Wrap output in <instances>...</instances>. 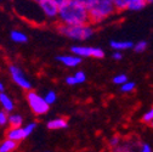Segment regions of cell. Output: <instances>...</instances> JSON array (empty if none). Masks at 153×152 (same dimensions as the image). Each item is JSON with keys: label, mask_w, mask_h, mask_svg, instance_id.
<instances>
[{"label": "cell", "mask_w": 153, "mask_h": 152, "mask_svg": "<svg viewBox=\"0 0 153 152\" xmlns=\"http://www.w3.org/2000/svg\"><path fill=\"white\" fill-rule=\"evenodd\" d=\"M68 127V121L63 117L53 118L46 123V128L50 130H60V129H66Z\"/></svg>", "instance_id": "cell-10"}, {"label": "cell", "mask_w": 153, "mask_h": 152, "mask_svg": "<svg viewBox=\"0 0 153 152\" xmlns=\"http://www.w3.org/2000/svg\"><path fill=\"white\" fill-rule=\"evenodd\" d=\"M140 151H142V152H151V151H152V147H151V145H149V144L143 142V144H141Z\"/></svg>", "instance_id": "cell-31"}, {"label": "cell", "mask_w": 153, "mask_h": 152, "mask_svg": "<svg viewBox=\"0 0 153 152\" xmlns=\"http://www.w3.org/2000/svg\"><path fill=\"white\" fill-rule=\"evenodd\" d=\"M71 52L80 56V57H94V59H103L105 51L101 48H92L84 45H74L71 48Z\"/></svg>", "instance_id": "cell-6"}, {"label": "cell", "mask_w": 153, "mask_h": 152, "mask_svg": "<svg viewBox=\"0 0 153 152\" xmlns=\"http://www.w3.org/2000/svg\"><path fill=\"white\" fill-rule=\"evenodd\" d=\"M57 29H59L60 34L68 38V39L79 40V42L88 40L90 38H92L95 34V29L90 23H85V25H63V23H60Z\"/></svg>", "instance_id": "cell-2"}, {"label": "cell", "mask_w": 153, "mask_h": 152, "mask_svg": "<svg viewBox=\"0 0 153 152\" xmlns=\"http://www.w3.org/2000/svg\"><path fill=\"white\" fill-rule=\"evenodd\" d=\"M116 6H114L113 0H97L90 10V23L91 25H99L111 17L114 12H116Z\"/></svg>", "instance_id": "cell-3"}, {"label": "cell", "mask_w": 153, "mask_h": 152, "mask_svg": "<svg viewBox=\"0 0 153 152\" xmlns=\"http://www.w3.org/2000/svg\"><path fill=\"white\" fill-rule=\"evenodd\" d=\"M9 116H10V113L1 108V111H0V127L9 125Z\"/></svg>", "instance_id": "cell-21"}, {"label": "cell", "mask_w": 153, "mask_h": 152, "mask_svg": "<svg viewBox=\"0 0 153 152\" xmlns=\"http://www.w3.org/2000/svg\"><path fill=\"white\" fill-rule=\"evenodd\" d=\"M139 144L134 140H128V141H122V144L116 148V151H119V152H130V151H134L136 148Z\"/></svg>", "instance_id": "cell-15"}, {"label": "cell", "mask_w": 153, "mask_h": 152, "mask_svg": "<svg viewBox=\"0 0 153 152\" xmlns=\"http://www.w3.org/2000/svg\"><path fill=\"white\" fill-rule=\"evenodd\" d=\"M74 77H75V80L78 84H83L86 82V74L84 71H78L74 73Z\"/></svg>", "instance_id": "cell-26"}, {"label": "cell", "mask_w": 153, "mask_h": 152, "mask_svg": "<svg viewBox=\"0 0 153 152\" xmlns=\"http://www.w3.org/2000/svg\"><path fill=\"white\" fill-rule=\"evenodd\" d=\"M57 20L63 25H85L90 23V15L86 7L71 0L60 7Z\"/></svg>", "instance_id": "cell-1"}, {"label": "cell", "mask_w": 153, "mask_h": 152, "mask_svg": "<svg viewBox=\"0 0 153 152\" xmlns=\"http://www.w3.org/2000/svg\"><path fill=\"white\" fill-rule=\"evenodd\" d=\"M26 99L28 102V106L30 107L32 112L34 113L35 116H44L49 112L50 110V105L46 102L44 96H40L38 92L29 90L27 91Z\"/></svg>", "instance_id": "cell-4"}, {"label": "cell", "mask_w": 153, "mask_h": 152, "mask_svg": "<svg viewBox=\"0 0 153 152\" xmlns=\"http://www.w3.org/2000/svg\"><path fill=\"white\" fill-rule=\"evenodd\" d=\"M18 147V142L6 138L1 144H0V152H12Z\"/></svg>", "instance_id": "cell-13"}, {"label": "cell", "mask_w": 153, "mask_h": 152, "mask_svg": "<svg viewBox=\"0 0 153 152\" xmlns=\"http://www.w3.org/2000/svg\"><path fill=\"white\" fill-rule=\"evenodd\" d=\"M151 124H152V127H153V122H152V123H151Z\"/></svg>", "instance_id": "cell-36"}, {"label": "cell", "mask_w": 153, "mask_h": 152, "mask_svg": "<svg viewBox=\"0 0 153 152\" xmlns=\"http://www.w3.org/2000/svg\"><path fill=\"white\" fill-rule=\"evenodd\" d=\"M135 88H136V84L135 83L128 80V82H125L124 84L120 85V91L124 92V94H128V92L134 91V90H135Z\"/></svg>", "instance_id": "cell-19"}, {"label": "cell", "mask_w": 153, "mask_h": 152, "mask_svg": "<svg viewBox=\"0 0 153 152\" xmlns=\"http://www.w3.org/2000/svg\"><path fill=\"white\" fill-rule=\"evenodd\" d=\"M120 144H122V139H120V136H118V135H114V136H112V138L108 140V146H109L112 150H116Z\"/></svg>", "instance_id": "cell-22"}, {"label": "cell", "mask_w": 153, "mask_h": 152, "mask_svg": "<svg viewBox=\"0 0 153 152\" xmlns=\"http://www.w3.org/2000/svg\"><path fill=\"white\" fill-rule=\"evenodd\" d=\"M10 38H11V40L13 43H17V44H23V43H27L28 42V37L26 33L21 32V31H12L10 33Z\"/></svg>", "instance_id": "cell-14"}, {"label": "cell", "mask_w": 153, "mask_h": 152, "mask_svg": "<svg viewBox=\"0 0 153 152\" xmlns=\"http://www.w3.org/2000/svg\"><path fill=\"white\" fill-rule=\"evenodd\" d=\"M44 98H45L46 102L51 106V105H53V104L57 101V94H56V91H53V90H49V91L44 95Z\"/></svg>", "instance_id": "cell-20"}, {"label": "cell", "mask_w": 153, "mask_h": 152, "mask_svg": "<svg viewBox=\"0 0 153 152\" xmlns=\"http://www.w3.org/2000/svg\"><path fill=\"white\" fill-rule=\"evenodd\" d=\"M112 59H113V60H117V61L122 60V59H123V54H122V51H119V50H114L113 54H112Z\"/></svg>", "instance_id": "cell-30"}, {"label": "cell", "mask_w": 153, "mask_h": 152, "mask_svg": "<svg viewBox=\"0 0 153 152\" xmlns=\"http://www.w3.org/2000/svg\"><path fill=\"white\" fill-rule=\"evenodd\" d=\"M36 123L35 122H32V123H29V124H27V125H25L23 128H25V130H26V134L28 135V136H30V134L35 130V128H36Z\"/></svg>", "instance_id": "cell-28"}, {"label": "cell", "mask_w": 153, "mask_h": 152, "mask_svg": "<svg viewBox=\"0 0 153 152\" xmlns=\"http://www.w3.org/2000/svg\"><path fill=\"white\" fill-rule=\"evenodd\" d=\"M56 60L59 61V62H61V63H62L63 66H66V67L73 68V67L78 66V65L82 62L83 57H80V56H78V55H75V54H73V52H72L71 55H62V56H57Z\"/></svg>", "instance_id": "cell-9"}, {"label": "cell", "mask_w": 153, "mask_h": 152, "mask_svg": "<svg viewBox=\"0 0 153 152\" xmlns=\"http://www.w3.org/2000/svg\"><path fill=\"white\" fill-rule=\"evenodd\" d=\"M147 4H153V0H146Z\"/></svg>", "instance_id": "cell-34"}, {"label": "cell", "mask_w": 153, "mask_h": 152, "mask_svg": "<svg viewBox=\"0 0 153 152\" xmlns=\"http://www.w3.org/2000/svg\"><path fill=\"white\" fill-rule=\"evenodd\" d=\"M113 3H114V6H116V10L120 12V11L128 10L130 0H113Z\"/></svg>", "instance_id": "cell-18"}, {"label": "cell", "mask_w": 153, "mask_h": 152, "mask_svg": "<svg viewBox=\"0 0 153 152\" xmlns=\"http://www.w3.org/2000/svg\"><path fill=\"white\" fill-rule=\"evenodd\" d=\"M125 82H128V75L126 74L122 73V74H117V75H114L113 77V83L116 85H122Z\"/></svg>", "instance_id": "cell-24"}, {"label": "cell", "mask_w": 153, "mask_h": 152, "mask_svg": "<svg viewBox=\"0 0 153 152\" xmlns=\"http://www.w3.org/2000/svg\"><path fill=\"white\" fill-rule=\"evenodd\" d=\"M148 46V43L145 42V40H141V42H137L136 44H134V51L135 52H143Z\"/></svg>", "instance_id": "cell-25"}, {"label": "cell", "mask_w": 153, "mask_h": 152, "mask_svg": "<svg viewBox=\"0 0 153 152\" xmlns=\"http://www.w3.org/2000/svg\"><path fill=\"white\" fill-rule=\"evenodd\" d=\"M4 89H5V86H4V83H3L1 80H0V92H1V91H4Z\"/></svg>", "instance_id": "cell-33"}, {"label": "cell", "mask_w": 153, "mask_h": 152, "mask_svg": "<svg viewBox=\"0 0 153 152\" xmlns=\"http://www.w3.org/2000/svg\"><path fill=\"white\" fill-rule=\"evenodd\" d=\"M73 1L82 5V6H84V7H86L88 10H90L95 4H96L97 0H73Z\"/></svg>", "instance_id": "cell-23"}, {"label": "cell", "mask_w": 153, "mask_h": 152, "mask_svg": "<svg viewBox=\"0 0 153 152\" xmlns=\"http://www.w3.org/2000/svg\"><path fill=\"white\" fill-rule=\"evenodd\" d=\"M6 138L12 139L17 142H21L25 139H27L28 135L26 134V130H25L23 125L22 127H9V129L6 131Z\"/></svg>", "instance_id": "cell-8"}, {"label": "cell", "mask_w": 153, "mask_h": 152, "mask_svg": "<svg viewBox=\"0 0 153 152\" xmlns=\"http://www.w3.org/2000/svg\"><path fill=\"white\" fill-rule=\"evenodd\" d=\"M23 125V117L18 113H10L9 116V127H22Z\"/></svg>", "instance_id": "cell-17"}, {"label": "cell", "mask_w": 153, "mask_h": 152, "mask_svg": "<svg viewBox=\"0 0 153 152\" xmlns=\"http://www.w3.org/2000/svg\"><path fill=\"white\" fill-rule=\"evenodd\" d=\"M109 46L113 50H119V51H124L128 49H132L134 44L131 42H124V40H112L109 43Z\"/></svg>", "instance_id": "cell-12"}, {"label": "cell", "mask_w": 153, "mask_h": 152, "mask_svg": "<svg viewBox=\"0 0 153 152\" xmlns=\"http://www.w3.org/2000/svg\"><path fill=\"white\" fill-rule=\"evenodd\" d=\"M52 1H53L55 4H57V5H59V6L61 7V6L66 5L67 3H69V1H71V0H52Z\"/></svg>", "instance_id": "cell-32"}, {"label": "cell", "mask_w": 153, "mask_h": 152, "mask_svg": "<svg viewBox=\"0 0 153 152\" xmlns=\"http://www.w3.org/2000/svg\"><path fill=\"white\" fill-rule=\"evenodd\" d=\"M33 1H34V3H38V4H39L40 1H43V0H33Z\"/></svg>", "instance_id": "cell-35"}, {"label": "cell", "mask_w": 153, "mask_h": 152, "mask_svg": "<svg viewBox=\"0 0 153 152\" xmlns=\"http://www.w3.org/2000/svg\"><path fill=\"white\" fill-rule=\"evenodd\" d=\"M0 105H1V108L7 111L9 113H11L15 108V102L7 94H5L4 91L0 92Z\"/></svg>", "instance_id": "cell-11"}, {"label": "cell", "mask_w": 153, "mask_h": 152, "mask_svg": "<svg viewBox=\"0 0 153 152\" xmlns=\"http://www.w3.org/2000/svg\"><path fill=\"white\" fill-rule=\"evenodd\" d=\"M66 83H67L69 86H73V85H76V84H78V83H76V80H75L74 74H73V75H68V77H66Z\"/></svg>", "instance_id": "cell-29"}, {"label": "cell", "mask_w": 153, "mask_h": 152, "mask_svg": "<svg viewBox=\"0 0 153 152\" xmlns=\"http://www.w3.org/2000/svg\"><path fill=\"white\" fill-rule=\"evenodd\" d=\"M39 7L42 10V12L50 20H53V18H57L59 16V11H60V6L55 4L52 0H43V1L39 3Z\"/></svg>", "instance_id": "cell-7"}, {"label": "cell", "mask_w": 153, "mask_h": 152, "mask_svg": "<svg viewBox=\"0 0 153 152\" xmlns=\"http://www.w3.org/2000/svg\"><path fill=\"white\" fill-rule=\"evenodd\" d=\"M142 122H143V123H152V122H153V107H151L147 112L143 113Z\"/></svg>", "instance_id": "cell-27"}, {"label": "cell", "mask_w": 153, "mask_h": 152, "mask_svg": "<svg viewBox=\"0 0 153 152\" xmlns=\"http://www.w3.org/2000/svg\"><path fill=\"white\" fill-rule=\"evenodd\" d=\"M9 72H10V75H11V78H12V80L16 85H18L21 89H23L26 91L32 90V83L28 80V78L26 77L23 71L18 66L10 65L9 66Z\"/></svg>", "instance_id": "cell-5"}, {"label": "cell", "mask_w": 153, "mask_h": 152, "mask_svg": "<svg viewBox=\"0 0 153 152\" xmlns=\"http://www.w3.org/2000/svg\"><path fill=\"white\" fill-rule=\"evenodd\" d=\"M147 5L146 0H130L128 10L129 11H141Z\"/></svg>", "instance_id": "cell-16"}]
</instances>
